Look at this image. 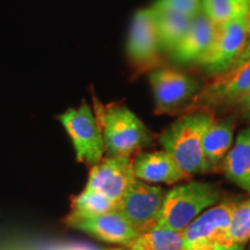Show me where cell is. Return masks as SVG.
Instances as JSON below:
<instances>
[{
    "instance_id": "obj_22",
    "label": "cell",
    "mask_w": 250,
    "mask_h": 250,
    "mask_svg": "<svg viewBox=\"0 0 250 250\" xmlns=\"http://www.w3.org/2000/svg\"><path fill=\"white\" fill-rule=\"evenodd\" d=\"M152 8L195 18L202 12V0H155Z\"/></svg>"
},
{
    "instance_id": "obj_9",
    "label": "cell",
    "mask_w": 250,
    "mask_h": 250,
    "mask_svg": "<svg viewBox=\"0 0 250 250\" xmlns=\"http://www.w3.org/2000/svg\"><path fill=\"white\" fill-rule=\"evenodd\" d=\"M127 56L137 73L154 71L160 65V43L156 34L153 9L136 12L127 39Z\"/></svg>"
},
{
    "instance_id": "obj_24",
    "label": "cell",
    "mask_w": 250,
    "mask_h": 250,
    "mask_svg": "<svg viewBox=\"0 0 250 250\" xmlns=\"http://www.w3.org/2000/svg\"><path fill=\"white\" fill-rule=\"evenodd\" d=\"M236 105L239 107L240 111L242 112L243 116H245L247 120L250 121V90L241 100H240Z\"/></svg>"
},
{
    "instance_id": "obj_17",
    "label": "cell",
    "mask_w": 250,
    "mask_h": 250,
    "mask_svg": "<svg viewBox=\"0 0 250 250\" xmlns=\"http://www.w3.org/2000/svg\"><path fill=\"white\" fill-rule=\"evenodd\" d=\"M153 12H154L156 34H158L161 49L171 54L173 50L179 45V43L186 36L187 31L191 26L193 18L173 13V12L154 11V9Z\"/></svg>"
},
{
    "instance_id": "obj_10",
    "label": "cell",
    "mask_w": 250,
    "mask_h": 250,
    "mask_svg": "<svg viewBox=\"0 0 250 250\" xmlns=\"http://www.w3.org/2000/svg\"><path fill=\"white\" fill-rule=\"evenodd\" d=\"M248 40V17L217 26L214 40L198 64L213 76L224 73L245 49Z\"/></svg>"
},
{
    "instance_id": "obj_19",
    "label": "cell",
    "mask_w": 250,
    "mask_h": 250,
    "mask_svg": "<svg viewBox=\"0 0 250 250\" xmlns=\"http://www.w3.org/2000/svg\"><path fill=\"white\" fill-rule=\"evenodd\" d=\"M202 12L215 26H220L249 17L250 0H202Z\"/></svg>"
},
{
    "instance_id": "obj_25",
    "label": "cell",
    "mask_w": 250,
    "mask_h": 250,
    "mask_svg": "<svg viewBox=\"0 0 250 250\" xmlns=\"http://www.w3.org/2000/svg\"><path fill=\"white\" fill-rule=\"evenodd\" d=\"M74 250H124V249H121V248L102 249V248H96V247H86V246H83V247H79V248H76Z\"/></svg>"
},
{
    "instance_id": "obj_15",
    "label": "cell",
    "mask_w": 250,
    "mask_h": 250,
    "mask_svg": "<svg viewBox=\"0 0 250 250\" xmlns=\"http://www.w3.org/2000/svg\"><path fill=\"white\" fill-rule=\"evenodd\" d=\"M235 130V120L213 121L203 137V153L208 164V170L217 171L221 168L227 153L233 144V134Z\"/></svg>"
},
{
    "instance_id": "obj_2",
    "label": "cell",
    "mask_w": 250,
    "mask_h": 250,
    "mask_svg": "<svg viewBox=\"0 0 250 250\" xmlns=\"http://www.w3.org/2000/svg\"><path fill=\"white\" fill-rule=\"evenodd\" d=\"M94 104L108 156L132 158L153 143V133L127 107L120 103L102 105L96 99Z\"/></svg>"
},
{
    "instance_id": "obj_11",
    "label": "cell",
    "mask_w": 250,
    "mask_h": 250,
    "mask_svg": "<svg viewBox=\"0 0 250 250\" xmlns=\"http://www.w3.org/2000/svg\"><path fill=\"white\" fill-rule=\"evenodd\" d=\"M136 180L132 158L108 156L90 167L85 189L93 190L118 203Z\"/></svg>"
},
{
    "instance_id": "obj_26",
    "label": "cell",
    "mask_w": 250,
    "mask_h": 250,
    "mask_svg": "<svg viewBox=\"0 0 250 250\" xmlns=\"http://www.w3.org/2000/svg\"><path fill=\"white\" fill-rule=\"evenodd\" d=\"M249 250H250V247H249Z\"/></svg>"
},
{
    "instance_id": "obj_13",
    "label": "cell",
    "mask_w": 250,
    "mask_h": 250,
    "mask_svg": "<svg viewBox=\"0 0 250 250\" xmlns=\"http://www.w3.org/2000/svg\"><path fill=\"white\" fill-rule=\"evenodd\" d=\"M133 171L137 179L147 183L175 184L188 180L176 162L167 152H142L133 159Z\"/></svg>"
},
{
    "instance_id": "obj_14",
    "label": "cell",
    "mask_w": 250,
    "mask_h": 250,
    "mask_svg": "<svg viewBox=\"0 0 250 250\" xmlns=\"http://www.w3.org/2000/svg\"><path fill=\"white\" fill-rule=\"evenodd\" d=\"M217 26L201 12L192 19L186 36L171 52L174 61L179 62H198L213 42Z\"/></svg>"
},
{
    "instance_id": "obj_21",
    "label": "cell",
    "mask_w": 250,
    "mask_h": 250,
    "mask_svg": "<svg viewBox=\"0 0 250 250\" xmlns=\"http://www.w3.org/2000/svg\"><path fill=\"white\" fill-rule=\"evenodd\" d=\"M228 241L243 247L250 241V198L236 205L230 218Z\"/></svg>"
},
{
    "instance_id": "obj_8",
    "label": "cell",
    "mask_w": 250,
    "mask_h": 250,
    "mask_svg": "<svg viewBox=\"0 0 250 250\" xmlns=\"http://www.w3.org/2000/svg\"><path fill=\"white\" fill-rule=\"evenodd\" d=\"M165 196L161 187L136 180L117 203L116 210L140 235L158 226Z\"/></svg>"
},
{
    "instance_id": "obj_6",
    "label": "cell",
    "mask_w": 250,
    "mask_h": 250,
    "mask_svg": "<svg viewBox=\"0 0 250 250\" xmlns=\"http://www.w3.org/2000/svg\"><path fill=\"white\" fill-rule=\"evenodd\" d=\"M250 90V61L218 74L195 96L184 114L236 105Z\"/></svg>"
},
{
    "instance_id": "obj_23",
    "label": "cell",
    "mask_w": 250,
    "mask_h": 250,
    "mask_svg": "<svg viewBox=\"0 0 250 250\" xmlns=\"http://www.w3.org/2000/svg\"><path fill=\"white\" fill-rule=\"evenodd\" d=\"M248 61H250V14L248 17V40H247V44L245 46V49L242 50L241 54L239 55V57H237L235 61L233 62V64L230 65L229 68H228L227 71L241 66L242 64H245V62Z\"/></svg>"
},
{
    "instance_id": "obj_20",
    "label": "cell",
    "mask_w": 250,
    "mask_h": 250,
    "mask_svg": "<svg viewBox=\"0 0 250 250\" xmlns=\"http://www.w3.org/2000/svg\"><path fill=\"white\" fill-rule=\"evenodd\" d=\"M117 203L93 190H83L72 199L71 212L66 219L89 218L116 210Z\"/></svg>"
},
{
    "instance_id": "obj_4",
    "label": "cell",
    "mask_w": 250,
    "mask_h": 250,
    "mask_svg": "<svg viewBox=\"0 0 250 250\" xmlns=\"http://www.w3.org/2000/svg\"><path fill=\"white\" fill-rule=\"evenodd\" d=\"M76 149L77 160L89 167L98 165L104 154L102 131L95 112L86 102L58 117Z\"/></svg>"
},
{
    "instance_id": "obj_7",
    "label": "cell",
    "mask_w": 250,
    "mask_h": 250,
    "mask_svg": "<svg viewBox=\"0 0 250 250\" xmlns=\"http://www.w3.org/2000/svg\"><path fill=\"white\" fill-rule=\"evenodd\" d=\"M237 203L228 201L211 206L183 230L186 250H211L228 241L230 218Z\"/></svg>"
},
{
    "instance_id": "obj_12",
    "label": "cell",
    "mask_w": 250,
    "mask_h": 250,
    "mask_svg": "<svg viewBox=\"0 0 250 250\" xmlns=\"http://www.w3.org/2000/svg\"><path fill=\"white\" fill-rule=\"evenodd\" d=\"M65 224L81 232L89 234L90 236L100 241L124 246L127 248L139 236V234L117 210L95 217L65 219Z\"/></svg>"
},
{
    "instance_id": "obj_18",
    "label": "cell",
    "mask_w": 250,
    "mask_h": 250,
    "mask_svg": "<svg viewBox=\"0 0 250 250\" xmlns=\"http://www.w3.org/2000/svg\"><path fill=\"white\" fill-rule=\"evenodd\" d=\"M129 248L130 250H186L183 232L160 226L140 234Z\"/></svg>"
},
{
    "instance_id": "obj_16",
    "label": "cell",
    "mask_w": 250,
    "mask_h": 250,
    "mask_svg": "<svg viewBox=\"0 0 250 250\" xmlns=\"http://www.w3.org/2000/svg\"><path fill=\"white\" fill-rule=\"evenodd\" d=\"M227 180L250 193V125L237 134L223 164Z\"/></svg>"
},
{
    "instance_id": "obj_1",
    "label": "cell",
    "mask_w": 250,
    "mask_h": 250,
    "mask_svg": "<svg viewBox=\"0 0 250 250\" xmlns=\"http://www.w3.org/2000/svg\"><path fill=\"white\" fill-rule=\"evenodd\" d=\"M213 121L211 111L198 110L184 114L159 138L164 151L173 158L188 179L192 175L210 171L203 153V137Z\"/></svg>"
},
{
    "instance_id": "obj_3",
    "label": "cell",
    "mask_w": 250,
    "mask_h": 250,
    "mask_svg": "<svg viewBox=\"0 0 250 250\" xmlns=\"http://www.w3.org/2000/svg\"><path fill=\"white\" fill-rule=\"evenodd\" d=\"M221 193L213 184L192 182L174 187L166 192L158 226L183 232L195 219L220 201Z\"/></svg>"
},
{
    "instance_id": "obj_5",
    "label": "cell",
    "mask_w": 250,
    "mask_h": 250,
    "mask_svg": "<svg viewBox=\"0 0 250 250\" xmlns=\"http://www.w3.org/2000/svg\"><path fill=\"white\" fill-rule=\"evenodd\" d=\"M149 85L158 115L184 114L202 89L193 78L169 67H158L152 71Z\"/></svg>"
}]
</instances>
